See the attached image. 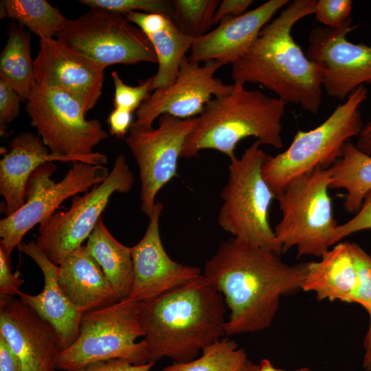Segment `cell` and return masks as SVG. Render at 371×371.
Returning a JSON list of instances; mask_svg holds the SVG:
<instances>
[{
    "label": "cell",
    "instance_id": "cell-33",
    "mask_svg": "<svg viewBox=\"0 0 371 371\" xmlns=\"http://www.w3.org/2000/svg\"><path fill=\"white\" fill-rule=\"evenodd\" d=\"M115 93L114 108L123 109L133 113L153 92L152 77L140 80L139 85L132 87L126 85L115 71L111 72Z\"/></svg>",
    "mask_w": 371,
    "mask_h": 371
},
{
    "label": "cell",
    "instance_id": "cell-34",
    "mask_svg": "<svg viewBox=\"0 0 371 371\" xmlns=\"http://www.w3.org/2000/svg\"><path fill=\"white\" fill-rule=\"evenodd\" d=\"M352 9L350 0H319L316 1L314 14L316 20L325 27L338 29L352 20Z\"/></svg>",
    "mask_w": 371,
    "mask_h": 371
},
{
    "label": "cell",
    "instance_id": "cell-1",
    "mask_svg": "<svg viewBox=\"0 0 371 371\" xmlns=\"http://www.w3.org/2000/svg\"><path fill=\"white\" fill-rule=\"evenodd\" d=\"M307 267L308 262L289 265L280 254L232 237L221 242L205 262L203 275L229 310L226 335L269 328L281 297L302 290Z\"/></svg>",
    "mask_w": 371,
    "mask_h": 371
},
{
    "label": "cell",
    "instance_id": "cell-21",
    "mask_svg": "<svg viewBox=\"0 0 371 371\" xmlns=\"http://www.w3.org/2000/svg\"><path fill=\"white\" fill-rule=\"evenodd\" d=\"M10 146L0 161V194L6 216L23 205L27 182L36 168L47 162L68 161L52 154L41 137L31 132L14 136Z\"/></svg>",
    "mask_w": 371,
    "mask_h": 371
},
{
    "label": "cell",
    "instance_id": "cell-36",
    "mask_svg": "<svg viewBox=\"0 0 371 371\" xmlns=\"http://www.w3.org/2000/svg\"><path fill=\"white\" fill-rule=\"evenodd\" d=\"M23 282L19 272L12 273L10 254L0 245V295L10 297L18 295Z\"/></svg>",
    "mask_w": 371,
    "mask_h": 371
},
{
    "label": "cell",
    "instance_id": "cell-15",
    "mask_svg": "<svg viewBox=\"0 0 371 371\" xmlns=\"http://www.w3.org/2000/svg\"><path fill=\"white\" fill-rule=\"evenodd\" d=\"M356 27L351 20L338 29L317 26L308 34L306 55L321 67L326 93L339 100L371 84V46L347 39Z\"/></svg>",
    "mask_w": 371,
    "mask_h": 371
},
{
    "label": "cell",
    "instance_id": "cell-25",
    "mask_svg": "<svg viewBox=\"0 0 371 371\" xmlns=\"http://www.w3.org/2000/svg\"><path fill=\"white\" fill-rule=\"evenodd\" d=\"M8 40L0 56V80L9 85L27 101L36 84L31 37L24 27L12 22L8 29Z\"/></svg>",
    "mask_w": 371,
    "mask_h": 371
},
{
    "label": "cell",
    "instance_id": "cell-26",
    "mask_svg": "<svg viewBox=\"0 0 371 371\" xmlns=\"http://www.w3.org/2000/svg\"><path fill=\"white\" fill-rule=\"evenodd\" d=\"M331 170L330 189L345 190L347 193L344 207L348 213H357L366 194L371 190V155L348 142L344 146L342 156L331 166Z\"/></svg>",
    "mask_w": 371,
    "mask_h": 371
},
{
    "label": "cell",
    "instance_id": "cell-32",
    "mask_svg": "<svg viewBox=\"0 0 371 371\" xmlns=\"http://www.w3.org/2000/svg\"><path fill=\"white\" fill-rule=\"evenodd\" d=\"M350 249L357 271V286L352 303L371 311V255L367 254L358 244L349 243Z\"/></svg>",
    "mask_w": 371,
    "mask_h": 371
},
{
    "label": "cell",
    "instance_id": "cell-42",
    "mask_svg": "<svg viewBox=\"0 0 371 371\" xmlns=\"http://www.w3.org/2000/svg\"><path fill=\"white\" fill-rule=\"evenodd\" d=\"M355 146L361 152L371 155V118L363 125Z\"/></svg>",
    "mask_w": 371,
    "mask_h": 371
},
{
    "label": "cell",
    "instance_id": "cell-38",
    "mask_svg": "<svg viewBox=\"0 0 371 371\" xmlns=\"http://www.w3.org/2000/svg\"><path fill=\"white\" fill-rule=\"evenodd\" d=\"M155 363L135 365L124 359H114L91 363L74 371H150Z\"/></svg>",
    "mask_w": 371,
    "mask_h": 371
},
{
    "label": "cell",
    "instance_id": "cell-23",
    "mask_svg": "<svg viewBox=\"0 0 371 371\" xmlns=\"http://www.w3.org/2000/svg\"><path fill=\"white\" fill-rule=\"evenodd\" d=\"M357 271L349 242H339L318 261L308 262L302 290L315 293L317 300L352 303Z\"/></svg>",
    "mask_w": 371,
    "mask_h": 371
},
{
    "label": "cell",
    "instance_id": "cell-14",
    "mask_svg": "<svg viewBox=\"0 0 371 371\" xmlns=\"http://www.w3.org/2000/svg\"><path fill=\"white\" fill-rule=\"evenodd\" d=\"M223 65L209 60L203 65L182 60L175 81L170 86L154 90L142 102L136 113L132 128L148 130L164 114L180 119L199 116L213 98L229 93L233 85H227L214 74Z\"/></svg>",
    "mask_w": 371,
    "mask_h": 371
},
{
    "label": "cell",
    "instance_id": "cell-40",
    "mask_svg": "<svg viewBox=\"0 0 371 371\" xmlns=\"http://www.w3.org/2000/svg\"><path fill=\"white\" fill-rule=\"evenodd\" d=\"M252 0H223L221 1L214 15V25L226 19L239 16L247 12Z\"/></svg>",
    "mask_w": 371,
    "mask_h": 371
},
{
    "label": "cell",
    "instance_id": "cell-11",
    "mask_svg": "<svg viewBox=\"0 0 371 371\" xmlns=\"http://www.w3.org/2000/svg\"><path fill=\"white\" fill-rule=\"evenodd\" d=\"M135 178L126 157L117 156L107 177L82 195L73 196L70 207L42 221L35 243L44 254L59 265L82 245L95 228L115 192L131 191Z\"/></svg>",
    "mask_w": 371,
    "mask_h": 371
},
{
    "label": "cell",
    "instance_id": "cell-24",
    "mask_svg": "<svg viewBox=\"0 0 371 371\" xmlns=\"http://www.w3.org/2000/svg\"><path fill=\"white\" fill-rule=\"evenodd\" d=\"M85 247L100 266L119 300L129 297L134 279L131 247L123 245L111 234L102 217Z\"/></svg>",
    "mask_w": 371,
    "mask_h": 371
},
{
    "label": "cell",
    "instance_id": "cell-18",
    "mask_svg": "<svg viewBox=\"0 0 371 371\" xmlns=\"http://www.w3.org/2000/svg\"><path fill=\"white\" fill-rule=\"evenodd\" d=\"M0 302V333L21 371H55L60 351L54 328L21 300L1 295Z\"/></svg>",
    "mask_w": 371,
    "mask_h": 371
},
{
    "label": "cell",
    "instance_id": "cell-31",
    "mask_svg": "<svg viewBox=\"0 0 371 371\" xmlns=\"http://www.w3.org/2000/svg\"><path fill=\"white\" fill-rule=\"evenodd\" d=\"M80 3L122 15L132 12L172 14L171 3L166 0H81Z\"/></svg>",
    "mask_w": 371,
    "mask_h": 371
},
{
    "label": "cell",
    "instance_id": "cell-30",
    "mask_svg": "<svg viewBox=\"0 0 371 371\" xmlns=\"http://www.w3.org/2000/svg\"><path fill=\"white\" fill-rule=\"evenodd\" d=\"M170 3L175 24L184 34L197 38L211 31L221 1L174 0Z\"/></svg>",
    "mask_w": 371,
    "mask_h": 371
},
{
    "label": "cell",
    "instance_id": "cell-4",
    "mask_svg": "<svg viewBox=\"0 0 371 371\" xmlns=\"http://www.w3.org/2000/svg\"><path fill=\"white\" fill-rule=\"evenodd\" d=\"M286 103L260 90H249L234 82L232 91L213 98L187 137L181 157H199L204 149L218 150L229 159L235 156L238 142L248 137L262 145L282 148V118Z\"/></svg>",
    "mask_w": 371,
    "mask_h": 371
},
{
    "label": "cell",
    "instance_id": "cell-6",
    "mask_svg": "<svg viewBox=\"0 0 371 371\" xmlns=\"http://www.w3.org/2000/svg\"><path fill=\"white\" fill-rule=\"evenodd\" d=\"M331 167L317 166L290 180L276 194L281 220L274 228L282 253L321 258L333 246L337 221L328 193Z\"/></svg>",
    "mask_w": 371,
    "mask_h": 371
},
{
    "label": "cell",
    "instance_id": "cell-44",
    "mask_svg": "<svg viewBox=\"0 0 371 371\" xmlns=\"http://www.w3.org/2000/svg\"><path fill=\"white\" fill-rule=\"evenodd\" d=\"M257 371H284L275 368L271 361L267 359H262L257 365Z\"/></svg>",
    "mask_w": 371,
    "mask_h": 371
},
{
    "label": "cell",
    "instance_id": "cell-12",
    "mask_svg": "<svg viewBox=\"0 0 371 371\" xmlns=\"http://www.w3.org/2000/svg\"><path fill=\"white\" fill-rule=\"evenodd\" d=\"M56 168L54 162H47L36 168L27 182L23 205L1 219L0 245L9 254L27 232L54 214L64 201L88 192L109 174L105 166L74 161L64 177L55 183L51 177Z\"/></svg>",
    "mask_w": 371,
    "mask_h": 371
},
{
    "label": "cell",
    "instance_id": "cell-45",
    "mask_svg": "<svg viewBox=\"0 0 371 371\" xmlns=\"http://www.w3.org/2000/svg\"><path fill=\"white\" fill-rule=\"evenodd\" d=\"M245 371H257V365L248 360Z\"/></svg>",
    "mask_w": 371,
    "mask_h": 371
},
{
    "label": "cell",
    "instance_id": "cell-9",
    "mask_svg": "<svg viewBox=\"0 0 371 371\" xmlns=\"http://www.w3.org/2000/svg\"><path fill=\"white\" fill-rule=\"evenodd\" d=\"M139 319L137 302L131 297L83 314L76 341L60 352L56 370H77L91 363L124 359L135 365L149 363Z\"/></svg>",
    "mask_w": 371,
    "mask_h": 371
},
{
    "label": "cell",
    "instance_id": "cell-8",
    "mask_svg": "<svg viewBox=\"0 0 371 371\" xmlns=\"http://www.w3.org/2000/svg\"><path fill=\"white\" fill-rule=\"evenodd\" d=\"M26 102L31 124L52 154L71 162L107 164L106 155L93 151L107 133L98 120L86 118L84 108L72 95L36 82Z\"/></svg>",
    "mask_w": 371,
    "mask_h": 371
},
{
    "label": "cell",
    "instance_id": "cell-20",
    "mask_svg": "<svg viewBox=\"0 0 371 371\" xmlns=\"http://www.w3.org/2000/svg\"><path fill=\"white\" fill-rule=\"evenodd\" d=\"M18 248L34 261L44 276L43 291L35 295L19 291L20 300L54 328L61 352L77 339L84 313L72 304L60 287L58 282V265L44 254L35 241L21 242Z\"/></svg>",
    "mask_w": 371,
    "mask_h": 371
},
{
    "label": "cell",
    "instance_id": "cell-19",
    "mask_svg": "<svg viewBox=\"0 0 371 371\" xmlns=\"http://www.w3.org/2000/svg\"><path fill=\"white\" fill-rule=\"evenodd\" d=\"M289 0H269L242 15L228 19L203 36L194 38L188 58L191 62L216 60L234 64L247 52L262 28Z\"/></svg>",
    "mask_w": 371,
    "mask_h": 371
},
{
    "label": "cell",
    "instance_id": "cell-2",
    "mask_svg": "<svg viewBox=\"0 0 371 371\" xmlns=\"http://www.w3.org/2000/svg\"><path fill=\"white\" fill-rule=\"evenodd\" d=\"M149 362H188L223 337L226 304L203 275L160 296L137 302Z\"/></svg>",
    "mask_w": 371,
    "mask_h": 371
},
{
    "label": "cell",
    "instance_id": "cell-17",
    "mask_svg": "<svg viewBox=\"0 0 371 371\" xmlns=\"http://www.w3.org/2000/svg\"><path fill=\"white\" fill-rule=\"evenodd\" d=\"M34 67L36 83L66 91L86 113L96 105L102 95L105 68L56 38H39Z\"/></svg>",
    "mask_w": 371,
    "mask_h": 371
},
{
    "label": "cell",
    "instance_id": "cell-35",
    "mask_svg": "<svg viewBox=\"0 0 371 371\" xmlns=\"http://www.w3.org/2000/svg\"><path fill=\"white\" fill-rule=\"evenodd\" d=\"M366 229H371V190L366 194L355 216L337 227L332 244L336 245L344 238Z\"/></svg>",
    "mask_w": 371,
    "mask_h": 371
},
{
    "label": "cell",
    "instance_id": "cell-13",
    "mask_svg": "<svg viewBox=\"0 0 371 371\" xmlns=\"http://www.w3.org/2000/svg\"><path fill=\"white\" fill-rule=\"evenodd\" d=\"M196 123V117L180 119L164 114L157 128L131 127L124 137L139 169L140 210L148 217L160 190L177 175L183 145Z\"/></svg>",
    "mask_w": 371,
    "mask_h": 371
},
{
    "label": "cell",
    "instance_id": "cell-39",
    "mask_svg": "<svg viewBox=\"0 0 371 371\" xmlns=\"http://www.w3.org/2000/svg\"><path fill=\"white\" fill-rule=\"evenodd\" d=\"M109 133L112 136L123 139L133 124V113L123 109L114 108L107 118Z\"/></svg>",
    "mask_w": 371,
    "mask_h": 371
},
{
    "label": "cell",
    "instance_id": "cell-46",
    "mask_svg": "<svg viewBox=\"0 0 371 371\" xmlns=\"http://www.w3.org/2000/svg\"><path fill=\"white\" fill-rule=\"evenodd\" d=\"M285 371V370H284ZM290 371H311L309 368H299V369H296V370H290Z\"/></svg>",
    "mask_w": 371,
    "mask_h": 371
},
{
    "label": "cell",
    "instance_id": "cell-41",
    "mask_svg": "<svg viewBox=\"0 0 371 371\" xmlns=\"http://www.w3.org/2000/svg\"><path fill=\"white\" fill-rule=\"evenodd\" d=\"M0 371H21L20 361L5 338L0 333Z\"/></svg>",
    "mask_w": 371,
    "mask_h": 371
},
{
    "label": "cell",
    "instance_id": "cell-27",
    "mask_svg": "<svg viewBox=\"0 0 371 371\" xmlns=\"http://www.w3.org/2000/svg\"><path fill=\"white\" fill-rule=\"evenodd\" d=\"M154 49L158 69L152 76L153 91L167 87L176 80L180 65L194 38L184 34L170 16L155 30L146 34Z\"/></svg>",
    "mask_w": 371,
    "mask_h": 371
},
{
    "label": "cell",
    "instance_id": "cell-5",
    "mask_svg": "<svg viewBox=\"0 0 371 371\" xmlns=\"http://www.w3.org/2000/svg\"><path fill=\"white\" fill-rule=\"evenodd\" d=\"M261 145L256 140L240 157L229 159L218 224L240 243L281 255L282 246L269 222L271 204L276 195L262 175L268 155Z\"/></svg>",
    "mask_w": 371,
    "mask_h": 371
},
{
    "label": "cell",
    "instance_id": "cell-10",
    "mask_svg": "<svg viewBox=\"0 0 371 371\" xmlns=\"http://www.w3.org/2000/svg\"><path fill=\"white\" fill-rule=\"evenodd\" d=\"M67 47L106 68L116 64L157 63L144 33L120 14L91 8L68 19L56 34Z\"/></svg>",
    "mask_w": 371,
    "mask_h": 371
},
{
    "label": "cell",
    "instance_id": "cell-28",
    "mask_svg": "<svg viewBox=\"0 0 371 371\" xmlns=\"http://www.w3.org/2000/svg\"><path fill=\"white\" fill-rule=\"evenodd\" d=\"M0 18H10L38 36L52 38L63 28L67 18L45 0H3Z\"/></svg>",
    "mask_w": 371,
    "mask_h": 371
},
{
    "label": "cell",
    "instance_id": "cell-43",
    "mask_svg": "<svg viewBox=\"0 0 371 371\" xmlns=\"http://www.w3.org/2000/svg\"><path fill=\"white\" fill-rule=\"evenodd\" d=\"M368 315L370 317V324L363 344L365 350L363 367L366 370L371 371V311L368 312Z\"/></svg>",
    "mask_w": 371,
    "mask_h": 371
},
{
    "label": "cell",
    "instance_id": "cell-7",
    "mask_svg": "<svg viewBox=\"0 0 371 371\" xmlns=\"http://www.w3.org/2000/svg\"><path fill=\"white\" fill-rule=\"evenodd\" d=\"M367 98V89L358 87L322 124L297 131L284 151L268 155L262 175L276 195L293 178L317 166L328 168L342 156L346 144L363 127L360 106Z\"/></svg>",
    "mask_w": 371,
    "mask_h": 371
},
{
    "label": "cell",
    "instance_id": "cell-29",
    "mask_svg": "<svg viewBox=\"0 0 371 371\" xmlns=\"http://www.w3.org/2000/svg\"><path fill=\"white\" fill-rule=\"evenodd\" d=\"M247 355L237 343L223 337L204 348L200 357L188 362L177 363L159 371H245Z\"/></svg>",
    "mask_w": 371,
    "mask_h": 371
},
{
    "label": "cell",
    "instance_id": "cell-3",
    "mask_svg": "<svg viewBox=\"0 0 371 371\" xmlns=\"http://www.w3.org/2000/svg\"><path fill=\"white\" fill-rule=\"evenodd\" d=\"M316 1L295 0L267 23L232 65L234 82L258 83L286 104L316 114L322 102V68L306 56L291 34L297 22L315 14Z\"/></svg>",
    "mask_w": 371,
    "mask_h": 371
},
{
    "label": "cell",
    "instance_id": "cell-22",
    "mask_svg": "<svg viewBox=\"0 0 371 371\" xmlns=\"http://www.w3.org/2000/svg\"><path fill=\"white\" fill-rule=\"evenodd\" d=\"M58 282L72 304L83 313L120 301L85 245L68 254L58 265Z\"/></svg>",
    "mask_w": 371,
    "mask_h": 371
},
{
    "label": "cell",
    "instance_id": "cell-37",
    "mask_svg": "<svg viewBox=\"0 0 371 371\" xmlns=\"http://www.w3.org/2000/svg\"><path fill=\"white\" fill-rule=\"evenodd\" d=\"M21 101L23 100L20 95L9 85L0 80L1 132H3L5 126L19 115Z\"/></svg>",
    "mask_w": 371,
    "mask_h": 371
},
{
    "label": "cell",
    "instance_id": "cell-16",
    "mask_svg": "<svg viewBox=\"0 0 371 371\" xmlns=\"http://www.w3.org/2000/svg\"><path fill=\"white\" fill-rule=\"evenodd\" d=\"M163 209L164 205L157 201L144 235L131 247L134 279L129 297L137 302L160 296L202 274L199 267L179 263L166 251L159 231Z\"/></svg>",
    "mask_w": 371,
    "mask_h": 371
}]
</instances>
